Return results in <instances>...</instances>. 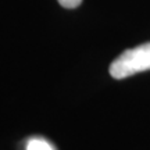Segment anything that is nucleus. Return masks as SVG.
Segmentation results:
<instances>
[{
	"label": "nucleus",
	"mask_w": 150,
	"mask_h": 150,
	"mask_svg": "<svg viewBox=\"0 0 150 150\" xmlns=\"http://www.w3.org/2000/svg\"><path fill=\"white\" fill-rule=\"evenodd\" d=\"M150 70V42L128 49L110 64V75L114 79H124L138 72Z\"/></svg>",
	"instance_id": "nucleus-1"
},
{
	"label": "nucleus",
	"mask_w": 150,
	"mask_h": 150,
	"mask_svg": "<svg viewBox=\"0 0 150 150\" xmlns=\"http://www.w3.org/2000/svg\"><path fill=\"white\" fill-rule=\"evenodd\" d=\"M60 6H63L64 8H76L82 3V0H57Z\"/></svg>",
	"instance_id": "nucleus-3"
},
{
	"label": "nucleus",
	"mask_w": 150,
	"mask_h": 150,
	"mask_svg": "<svg viewBox=\"0 0 150 150\" xmlns=\"http://www.w3.org/2000/svg\"><path fill=\"white\" fill-rule=\"evenodd\" d=\"M27 150H54V147L47 140L40 139V138H33L28 142Z\"/></svg>",
	"instance_id": "nucleus-2"
}]
</instances>
